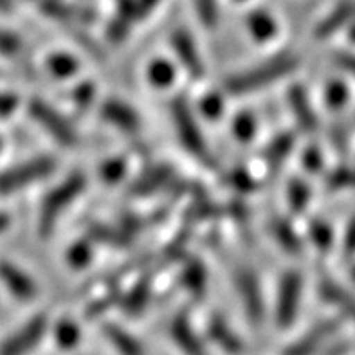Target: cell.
Returning a JSON list of instances; mask_svg holds the SVG:
<instances>
[{
  "label": "cell",
  "mask_w": 355,
  "mask_h": 355,
  "mask_svg": "<svg viewBox=\"0 0 355 355\" xmlns=\"http://www.w3.org/2000/svg\"><path fill=\"white\" fill-rule=\"evenodd\" d=\"M296 67V56H293V54H279L276 58H270L267 62L260 63L258 67L251 69V71L240 72V74L231 76L224 85L225 94L242 96L254 92V90H260L263 87L270 85V83H275L279 78L294 72Z\"/></svg>",
  "instance_id": "1"
},
{
  "label": "cell",
  "mask_w": 355,
  "mask_h": 355,
  "mask_svg": "<svg viewBox=\"0 0 355 355\" xmlns=\"http://www.w3.org/2000/svg\"><path fill=\"white\" fill-rule=\"evenodd\" d=\"M83 188H85V177L81 173H72L45 197L40 206V215H38V233L42 236H49L56 220L65 211V207L76 200Z\"/></svg>",
  "instance_id": "2"
},
{
  "label": "cell",
  "mask_w": 355,
  "mask_h": 355,
  "mask_svg": "<svg viewBox=\"0 0 355 355\" xmlns=\"http://www.w3.org/2000/svg\"><path fill=\"white\" fill-rule=\"evenodd\" d=\"M171 117H173L177 135H179L182 146L195 159L204 162L206 166H211L213 159L209 155L202 132H200L197 121H195V116L191 112V108L188 107V101L182 96H175V99L171 101Z\"/></svg>",
  "instance_id": "3"
},
{
  "label": "cell",
  "mask_w": 355,
  "mask_h": 355,
  "mask_svg": "<svg viewBox=\"0 0 355 355\" xmlns=\"http://www.w3.org/2000/svg\"><path fill=\"white\" fill-rule=\"evenodd\" d=\"M54 170V161L49 157H36L22 162L18 166L8 168L0 173V195L17 193L31 186L36 180L44 179Z\"/></svg>",
  "instance_id": "4"
},
{
  "label": "cell",
  "mask_w": 355,
  "mask_h": 355,
  "mask_svg": "<svg viewBox=\"0 0 355 355\" xmlns=\"http://www.w3.org/2000/svg\"><path fill=\"white\" fill-rule=\"evenodd\" d=\"M47 327H49V321H47L45 314L31 318L24 327H20L17 332L11 334L9 338L2 341L0 355H27L38 347V343L47 332Z\"/></svg>",
  "instance_id": "5"
},
{
  "label": "cell",
  "mask_w": 355,
  "mask_h": 355,
  "mask_svg": "<svg viewBox=\"0 0 355 355\" xmlns=\"http://www.w3.org/2000/svg\"><path fill=\"white\" fill-rule=\"evenodd\" d=\"M29 114L38 125L45 128L47 134H51L58 143L65 144V146H72L76 144V132L69 125L56 110L49 107L47 103L40 101V99H31L29 101Z\"/></svg>",
  "instance_id": "6"
},
{
  "label": "cell",
  "mask_w": 355,
  "mask_h": 355,
  "mask_svg": "<svg viewBox=\"0 0 355 355\" xmlns=\"http://www.w3.org/2000/svg\"><path fill=\"white\" fill-rule=\"evenodd\" d=\"M300 297H302V276L291 270L284 276L282 285H279L278 306H276V318H278L279 327L287 329L296 320Z\"/></svg>",
  "instance_id": "7"
},
{
  "label": "cell",
  "mask_w": 355,
  "mask_h": 355,
  "mask_svg": "<svg viewBox=\"0 0 355 355\" xmlns=\"http://www.w3.org/2000/svg\"><path fill=\"white\" fill-rule=\"evenodd\" d=\"M0 282L20 302H31L36 296L35 282L9 261H0Z\"/></svg>",
  "instance_id": "8"
},
{
  "label": "cell",
  "mask_w": 355,
  "mask_h": 355,
  "mask_svg": "<svg viewBox=\"0 0 355 355\" xmlns=\"http://www.w3.org/2000/svg\"><path fill=\"white\" fill-rule=\"evenodd\" d=\"M339 327V321L329 320L323 321V323L315 324L314 329H311L309 332L303 336L302 339H297L293 347H288L284 352V355H312L315 350H320V347L323 345V341L334 336L336 330Z\"/></svg>",
  "instance_id": "9"
},
{
  "label": "cell",
  "mask_w": 355,
  "mask_h": 355,
  "mask_svg": "<svg viewBox=\"0 0 355 355\" xmlns=\"http://www.w3.org/2000/svg\"><path fill=\"white\" fill-rule=\"evenodd\" d=\"M170 334L177 347L184 352L186 355H207L202 341L198 339V336L195 334L193 327L189 324L186 315L179 314L177 318H173L170 324Z\"/></svg>",
  "instance_id": "10"
},
{
  "label": "cell",
  "mask_w": 355,
  "mask_h": 355,
  "mask_svg": "<svg viewBox=\"0 0 355 355\" xmlns=\"http://www.w3.org/2000/svg\"><path fill=\"white\" fill-rule=\"evenodd\" d=\"M236 284H239V291L243 297L249 318H251L252 323H260L261 318H263V303H261L257 279L248 270H239L236 272Z\"/></svg>",
  "instance_id": "11"
},
{
  "label": "cell",
  "mask_w": 355,
  "mask_h": 355,
  "mask_svg": "<svg viewBox=\"0 0 355 355\" xmlns=\"http://www.w3.org/2000/svg\"><path fill=\"white\" fill-rule=\"evenodd\" d=\"M173 49H175L177 56H179L180 63L184 65L186 71L193 78H200L204 74L202 60L198 56V51L195 47V42L191 40V36L188 33L180 31L173 35Z\"/></svg>",
  "instance_id": "12"
},
{
  "label": "cell",
  "mask_w": 355,
  "mask_h": 355,
  "mask_svg": "<svg viewBox=\"0 0 355 355\" xmlns=\"http://www.w3.org/2000/svg\"><path fill=\"white\" fill-rule=\"evenodd\" d=\"M207 334L227 354H240L242 352V343L222 318H211V321L207 324Z\"/></svg>",
  "instance_id": "13"
},
{
  "label": "cell",
  "mask_w": 355,
  "mask_h": 355,
  "mask_svg": "<svg viewBox=\"0 0 355 355\" xmlns=\"http://www.w3.org/2000/svg\"><path fill=\"white\" fill-rule=\"evenodd\" d=\"M103 334H105V338L110 341V345L116 348L119 355H144L141 343L137 341L132 334L125 332L121 327L108 323L105 324Z\"/></svg>",
  "instance_id": "14"
},
{
  "label": "cell",
  "mask_w": 355,
  "mask_h": 355,
  "mask_svg": "<svg viewBox=\"0 0 355 355\" xmlns=\"http://www.w3.org/2000/svg\"><path fill=\"white\" fill-rule=\"evenodd\" d=\"M150 294H152V285H150V279L146 278L143 279V282H139L137 285H134V287L123 296V311L128 315H134V318L135 315H141V312H143L144 309H146V305H148Z\"/></svg>",
  "instance_id": "15"
},
{
  "label": "cell",
  "mask_w": 355,
  "mask_h": 355,
  "mask_svg": "<svg viewBox=\"0 0 355 355\" xmlns=\"http://www.w3.org/2000/svg\"><path fill=\"white\" fill-rule=\"evenodd\" d=\"M291 107H293L294 116H296L297 123L302 125L303 130H314L315 125H318V121H315V114L314 110H312L309 96L305 94V90H303L302 87H296V89L291 90Z\"/></svg>",
  "instance_id": "16"
},
{
  "label": "cell",
  "mask_w": 355,
  "mask_h": 355,
  "mask_svg": "<svg viewBox=\"0 0 355 355\" xmlns=\"http://www.w3.org/2000/svg\"><path fill=\"white\" fill-rule=\"evenodd\" d=\"M321 296L327 302L339 306L348 318H352L355 321V297L350 293H347L345 288L339 287L338 284H334L332 279H323L321 282Z\"/></svg>",
  "instance_id": "17"
},
{
  "label": "cell",
  "mask_w": 355,
  "mask_h": 355,
  "mask_svg": "<svg viewBox=\"0 0 355 355\" xmlns=\"http://www.w3.org/2000/svg\"><path fill=\"white\" fill-rule=\"evenodd\" d=\"M355 20V2H347V4L339 6L336 11H334L330 17H327L323 22L320 24L315 35L320 38H327V36L334 35L336 31H339L345 24Z\"/></svg>",
  "instance_id": "18"
},
{
  "label": "cell",
  "mask_w": 355,
  "mask_h": 355,
  "mask_svg": "<svg viewBox=\"0 0 355 355\" xmlns=\"http://www.w3.org/2000/svg\"><path fill=\"white\" fill-rule=\"evenodd\" d=\"M166 184H171V171L164 166L155 168V170H148L143 177L135 180V184L132 186V193L148 195Z\"/></svg>",
  "instance_id": "19"
},
{
  "label": "cell",
  "mask_w": 355,
  "mask_h": 355,
  "mask_svg": "<svg viewBox=\"0 0 355 355\" xmlns=\"http://www.w3.org/2000/svg\"><path fill=\"white\" fill-rule=\"evenodd\" d=\"M103 116L110 123L123 128V130L132 132L135 128H139V119H137L134 110H130V108L125 107L123 103H117V101H110V103L105 105Z\"/></svg>",
  "instance_id": "20"
},
{
  "label": "cell",
  "mask_w": 355,
  "mask_h": 355,
  "mask_svg": "<svg viewBox=\"0 0 355 355\" xmlns=\"http://www.w3.org/2000/svg\"><path fill=\"white\" fill-rule=\"evenodd\" d=\"M293 146H294L293 135L285 134L276 137V139L266 148V161L267 164H269V168H272L275 171L278 170V168L284 164L285 159L288 157V153H291Z\"/></svg>",
  "instance_id": "21"
},
{
  "label": "cell",
  "mask_w": 355,
  "mask_h": 355,
  "mask_svg": "<svg viewBox=\"0 0 355 355\" xmlns=\"http://www.w3.org/2000/svg\"><path fill=\"white\" fill-rule=\"evenodd\" d=\"M180 279H182V285L188 288L189 293L198 294V296H200V294L204 293V288H206V270H204V267L195 260L186 263Z\"/></svg>",
  "instance_id": "22"
},
{
  "label": "cell",
  "mask_w": 355,
  "mask_h": 355,
  "mask_svg": "<svg viewBox=\"0 0 355 355\" xmlns=\"http://www.w3.org/2000/svg\"><path fill=\"white\" fill-rule=\"evenodd\" d=\"M56 341L65 350H71V348L76 347L78 341H80V330H78L76 324L67 320L60 321L56 324Z\"/></svg>",
  "instance_id": "23"
},
{
  "label": "cell",
  "mask_w": 355,
  "mask_h": 355,
  "mask_svg": "<svg viewBox=\"0 0 355 355\" xmlns=\"http://www.w3.org/2000/svg\"><path fill=\"white\" fill-rule=\"evenodd\" d=\"M22 51V42L17 35H13L8 29L0 27V54L4 56H17Z\"/></svg>",
  "instance_id": "24"
},
{
  "label": "cell",
  "mask_w": 355,
  "mask_h": 355,
  "mask_svg": "<svg viewBox=\"0 0 355 355\" xmlns=\"http://www.w3.org/2000/svg\"><path fill=\"white\" fill-rule=\"evenodd\" d=\"M311 198V193H309V188H306L303 182H293L291 184V189H288V200H291V206L296 211H302L303 207L306 206Z\"/></svg>",
  "instance_id": "25"
},
{
  "label": "cell",
  "mask_w": 355,
  "mask_h": 355,
  "mask_svg": "<svg viewBox=\"0 0 355 355\" xmlns=\"http://www.w3.org/2000/svg\"><path fill=\"white\" fill-rule=\"evenodd\" d=\"M312 239L314 242L320 245V248L327 249L330 248V243H332V233H330V227L324 224H312L311 230Z\"/></svg>",
  "instance_id": "26"
},
{
  "label": "cell",
  "mask_w": 355,
  "mask_h": 355,
  "mask_svg": "<svg viewBox=\"0 0 355 355\" xmlns=\"http://www.w3.org/2000/svg\"><path fill=\"white\" fill-rule=\"evenodd\" d=\"M150 78H152L153 85H168L171 81V71L164 63H155L150 69Z\"/></svg>",
  "instance_id": "27"
},
{
  "label": "cell",
  "mask_w": 355,
  "mask_h": 355,
  "mask_svg": "<svg viewBox=\"0 0 355 355\" xmlns=\"http://www.w3.org/2000/svg\"><path fill=\"white\" fill-rule=\"evenodd\" d=\"M195 4H197L198 15H200V18H202V22L206 24V26L215 24L216 11H215V2H213V0H195Z\"/></svg>",
  "instance_id": "28"
},
{
  "label": "cell",
  "mask_w": 355,
  "mask_h": 355,
  "mask_svg": "<svg viewBox=\"0 0 355 355\" xmlns=\"http://www.w3.org/2000/svg\"><path fill=\"white\" fill-rule=\"evenodd\" d=\"M252 31L257 33V36H269L275 33V26H272V20H269L267 17H254L251 22Z\"/></svg>",
  "instance_id": "29"
},
{
  "label": "cell",
  "mask_w": 355,
  "mask_h": 355,
  "mask_svg": "<svg viewBox=\"0 0 355 355\" xmlns=\"http://www.w3.org/2000/svg\"><path fill=\"white\" fill-rule=\"evenodd\" d=\"M76 69L74 62L71 58H65V56H56V58L51 60V71L56 72V74H72Z\"/></svg>",
  "instance_id": "30"
},
{
  "label": "cell",
  "mask_w": 355,
  "mask_h": 355,
  "mask_svg": "<svg viewBox=\"0 0 355 355\" xmlns=\"http://www.w3.org/2000/svg\"><path fill=\"white\" fill-rule=\"evenodd\" d=\"M343 248H345V257L352 258L355 254V216L348 224L347 234H345V242H343Z\"/></svg>",
  "instance_id": "31"
},
{
  "label": "cell",
  "mask_w": 355,
  "mask_h": 355,
  "mask_svg": "<svg viewBox=\"0 0 355 355\" xmlns=\"http://www.w3.org/2000/svg\"><path fill=\"white\" fill-rule=\"evenodd\" d=\"M336 63H338L341 71L348 72L352 78H355V56L350 53H338L336 54Z\"/></svg>",
  "instance_id": "32"
},
{
  "label": "cell",
  "mask_w": 355,
  "mask_h": 355,
  "mask_svg": "<svg viewBox=\"0 0 355 355\" xmlns=\"http://www.w3.org/2000/svg\"><path fill=\"white\" fill-rule=\"evenodd\" d=\"M90 257V251L89 248H87V242L83 243H78L76 248L72 249L71 254H69V260L74 263V266H81V263H85L87 260H89Z\"/></svg>",
  "instance_id": "33"
},
{
  "label": "cell",
  "mask_w": 355,
  "mask_h": 355,
  "mask_svg": "<svg viewBox=\"0 0 355 355\" xmlns=\"http://www.w3.org/2000/svg\"><path fill=\"white\" fill-rule=\"evenodd\" d=\"M18 99L13 94H2L0 92V117H6L9 114H13V110L17 108Z\"/></svg>",
  "instance_id": "34"
},
{
  "label": "cell",
  "mask_w": 355,
  "mask_h": 355,
  "mask_svg": "<svg viewBox=\"0 0 355 355\" xmlns=\"http://www.w3.org/2000/svg\"><path fill=\"white\" fill-rule=\"evenodd\" d=\"M9 225V216L6 215V213L0 211V233H4L6 230H8Z\"/></svg>",
  "instance_id": "35"
},
{
  "label": "cell",
  "mask_w": 355,
  "mask_h": 355,
  "mask_svg": "<svg viewBox=\"0 0 355 355\" xmlns=\"http://www.w3.org/2000/svg\"><path fill=\"white\" fill-rule=\"evenodd\" d=\"M0 148H2V141H0Z\"/></svg>",
  "instance_id": "36"
},
{
  "label": "cell",
  "mask_w": 355,
  "mask_h": 355,
  "mask_svg": "<svg viewBox=\"0 0 355 355\" xmlns=\"http://www.w3.org/2000/svg\"><path fill=\"white\" fill-rule=\"evenodd\" d=\"M354 279H355V272H354Z\"/></svg>",
  "instance_id": "37"
}]
</instances>
